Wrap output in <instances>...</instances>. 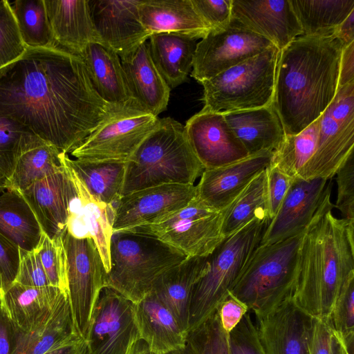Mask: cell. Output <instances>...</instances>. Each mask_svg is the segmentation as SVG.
<instances>
[{"instance_id": "obj_7", "label": "cell", "mask_w": 354, "mask_h": 354, "mask_svg": "<svg viewBox=\"0 0 354 354\" xmlns=\"http://www.w3.org/2000/svg\"><path fill=\"white\" fill-rule=\"evenodd\" d=\"M270 221L268 218L252 220L225 238L207 257L209 270L192 291L187 332L205 320L229 295L252 252L260 245Z\"/></svg>"}, {"instance_id": "obj_55", "label": "cell", "mask_w": 354, "mask_h": 354, "mask_svg": "<svg viewBox=\"0 0 354 354\" xmlns=\"http://www.w3.org/2000/svg\"><path fill=\"white\" fill-rule=\"evenodd\" d=\"M354 82V42L344 48L339 66L338 87Z\"/></svg>"}, {"instance_id": "obj_19", "label": "cell", "mask_w": 354, "mask_h": 354, "mask_svg": "<svg viewBox=\"0 0 354 354\" xmlns=\"http://www.w3.org/2000/svg\"><path fill=\"white\" fill-rule=\"evenodd\" d=\"M140 3L141 0H89L100 42L120 58L133 51L151 35L141 21Z\"/></svg>"}, {"instance_id": "obj_58", "label": "cell", "mask_w": 354, "mask_h": 354, "mask_svg": "<svg viewBox=\"0 0 354 354\" xmlns=\"http://www.w3.org/2000/svg\"><path fill=\"white\" fill-rule=\"evenodd\" d=\"M329 354H349L342 339L333 328L330 338Z\"/></svg>"}, {"instance_id": "obj_11", "label": "cell", "mask_w": 354, "mask_h": 354, "mask_svg": "<svg viewBox=\"0 0 354 354\" xmlns=\"http://www.w3.org/2000/svg\"><path fill=\"white\" fill-rule=\"evenodd\" d=\"M67 257L68 295L77 333L86 339L91 316L106 274L91 239H76L66 230L61 236Z\"/></svg>"}, {"instance_id": "obj_57", "label": "cell", "mask_w": 354, "mask_h": 354, "mask_svg": "<svg viewBox=\"0 0 354 354\" xmlns=\"http://www.w3.org/2000/svg\"><path fill=\"white\" fill-rule=\"evenodd\" d=\"M333 35L344 47L354 42V10L336 28Z\"/></svg>"}, {"instance_id": "obj_59", "label": "cell", "mask_w": 354, "mask_h": 354, "mask_svg": "<svg viewBox=\"0 0 354 354\" xmlns=\"http://www.w3.org/2000/svg\"><path fill=\"white\" fill-rule=\"evenodd\" d=\"M127 354H152L148 345L142 339L135 342Z\"/></svg>"}, {"instance_id": "obj_31", "label": "cell", "mask_w": 354, "mask_h": 354, "mask_svg": "<svg viewBox=\"0 0 354 354\" xmlns=\"http://www.w3.org/2000/svg\"><path fill=\"white\" fill-rule=\"evenodd\" d=\"M62 292L52 286L31 287L15 281L0 291V301L15 330L26 333L48 316Z\"/></svg>"}, {"instance_id": "obj_39", "label": "cell", "mask_w": 354, "mask_h": 354, "mask_svg": "<svg viewBox=\"0 0 354 354\" xmlns=\"http://www.w3.org/2000/svg\"><path fill=\"white\" fill-rule=\"evenodd\" d=\"M319 124L320 117L299 133L286 135L272 151L270 165L292 178H298L316 150Z\"/></svg>"}, {"instance_id": "obj_10", "label": "cell", "mask_w": 354, "mask_h": 354, "mask_svg": "<svg viewBox=\"0 0 354 354\" xmlns=\"http://www.w3.org/2000/svg\"><path fill=\"white\" fill-rule=\"evenodd\" d=\"M354 82L338 87L332 102L320 116L316 150L298 178H333L353 153Z\"/></svg>"}, {"instance_id": "obj_33", "label": "cell", "mask_w": 354, "mask_h": 354, "mask_svg": "<svg viewBox=\"0 0 354 354\" xmlns=\"http://www.w3.org/2000/svg\"><path fill=\"white\" fill-rule=\"evenodd\" d=\"M148 39L152 60L170 89L185 82L192 68L196 39L159 32L151 35Z\"/></svg>"}, {"instance_id": "obj_42", "label": "cell", "mask_w": 354, "mask_h": 354, "mask_svg": "<svg viewBox=\"0 0 354 354\" xmlns=\"http://www.w3.org/2000/svg\"><path fill=\"white\" fill-rule=\"evenodd\" d=\"M333 330L340 337L349 354L354 352V273L342 285L330 316Z\"/></svg>"}, {"instance_id": "obj_29", "label": "cell", "mask_w": 354, "mask_h": 354, "mask_svg": "<svg viewBox=\"0 0 354 354\" xmlns=\"http://www.w3.org/2000/svg\"><path fill=\"white\" fill-rule=\"evenodd\" d=\"M222 113L249 156L274 151L286 137L283 126L272 104Z\"/></svg>"}, {"instance_id": "obj_35", "label": "cell", "mask_w": 354, "mask_h": 354, "mask_svg": "<svg viewBox=\"0 0 354 354\" xmlns=\"http://www.w3.org/2000/svg\"><path fill=\"white\" fill-rule=\"evenodd\" d=\"M0 234L26 251L35 250L44 234L30 206L17 190L0 192Z\"/></svg>"}, {"instance_id": "obj_25", "label": "cell", "mask_w": 354, "mask_h": 354, "mask_svg": "<svg viewBox=\"0 0 354 354\" xmlns=\"http://www.w3.org/2000/svg\"><path fill=\"white\" fill-rule=\"evenodd\" d=\"M80 57L95 90L104 101L119 108L142 110L132 97L120 58L115 52L102 43L92 41Z\"/></svg>"}, {"instance_id": "obj_23", "label": "cell", "mask_w": 354, "mask_h": 354, "mask_svg": "<svg viewBox=\"0 0 354 354\" xmlns=\"http://www.w3.org/2000/svg\"><path fill=\"white\" fill-rule=\"evenodd\" d=\"M64 165L62 170L35 182L21 192L44 233L50 239L60 237L66 230L68 203L73 192V183Z\"/></svg>"}, {"instance_id": "obj_16", "label": "cell", "mask_w": 354, "mask_h": 354, "mask_svg": "<svg viewBox=\"0 0 354 354\" xmlns=\"http://www.w3.org/2000/svg\"><path fill=\"white\" fill-rule=\"evenodd\" d=\"M256 318L259 339L266 354H309L316 317L297 306L292 296Z\"/></svg>"}, {"instance_id": "obj_18", "label": "cell", "mask_w": 354, "mask_h": 354, "mask_svg": "<svg viewBox=\"0 0 354 354\" xmlns=\"http://www.w3.org/2000/svg\"><path fill=\"white\" fill-rule=\"evenodd\" d=\"M64 162L73 183L68 207L67 232L76 239H91L101 256L106 273L111 268L110 241L113 232L115 206L92 196L75 171Z\"/></svg>"}, {"instance_id": "obj_44", "label": "cell", "mask_w": 354, "mask_h": 354, "mask_svg": "<svg viewBox=\"0 0 354 354\" xmlns=\"http://www.w3.org/2000/svg\"><path fill=\"white\" fill-rule=\"evenodd\" d=\"M36 250L50 285L68 294L67 257L61 236L50 239L44 234Z\"/></svg>"}, {"instance_id": "obj_6", "label": "cell", "mask_w": 354, "mask_h": 354, "mask_svg": "<svg viewBox=\"0 0 354 354\" xmlns=\"http://www.w3.org/2000/svg\"><path fill=\"white\" fill-rule=\"evenodd\" d=\"M304 232L257 246L230 291L256 317L269 313L292 296Z\"/></svg>"}, {"instance_id": "obj_40", "label": "cell", "mask_w": 354, "mask_h": 354, "mask_svg": "<svg viewBox=\"0 0 354 354\" xmlns=\"http://www.w3.org/2000/svg\"><path fill=\"white\" fill-rule=\"evenodd\" d=\"M10 7L26 48L55 47L44 0H16Z\"/></svg>"}, {"instance_id": "obj_51", "label": "cell", "mask_w": 354, "mask_h": 354, "mask_svg": "<svg viewBox=\"0 0 354 354\" xmlns=\"http://www.w3.org/2000/svg\"><path fill=\"white\" fill-rule=\"evenodd\" d=\"M19 263V248L0 234V291L15 281Z\"/></svg>"}, {"instance_id": "obj_43", "label": "cell", "mask_w": 354, "mask_h": 354, "mask_svg": "<svg viewBox=\"0 0 354 354\" xmlns=\"http://www.w3.org/2000/svg\"><path fill=\"white\" fill-rule=\"evenodd\" d=\"M24 127L0 115V192L3 191L27 134Z\"/></svg>"}, {"instance_id": "obj_9", "label": "cell", "mask_w": 354, "mask_h": 354, "mask_svg": "<svg viewBox=\"0 0 354 354\" xmlns=\"http://www.w3.org/2000/svg\"><path fill=\"white\" fill-rule=\"evenodd\" d=\"M224 211L213 209L197 196L186 206L160 221L122 231L154 236L187 257H206L225 239Z\"/></svg>"}, {"instance_id": "obj_45", "label": "cell", "mask_w": 354, "mask_h": 354, "mask_svg": "<svg viewBox=\"0 0 354 354\" xmlns=\"http://www.w3.org/2000/svg\"><path fill=\"white\" fill-rule=\"evenodd\" d=\"M26 49L10 3L0 1V68L17 59Z\"/></svg>"}, {"instance_id": "obj_22", "label": "cell", "mask_w": 354, "mask_h": 354, "mask_svg": "<svg viewBox=\"0 0 354 354\" xmlns=\"http://www.w3.org/2000/svg\"><path fill=\"white\" fill-rule=\"evenodd\" d=\"M272 156V151H263L225 166L205 169L196 185L197 198L213 209L224 211L270 165Z\"/></svg>"}, {"instance_id": "obj_48", "label": "cell", "mask_w": 354, "mask_h": 354, "mask_svg": "<svg viewBox=\"0 0 354 354\" xmlns=\"http://www.w3.org/2000/svg\"><path fill=\"white\" fill-rule=\"evenodd\" d=\"M194 8L210 30H220L231 22L232 0H191Z\"/></svg>"}, {"instance_id": "obj_32", "label": "cell", "mask_w": 354, "mask_h": 354, "mask_svg": "<svg viewBox=\"0 0 354 354\" xmlns=\"http://www.w3.org/2000/svg\"><path fill=\"white\" fill-rule=\"evenodd\" d=\"M78 336L71 312L68 295H59L48 316L34 329L20 333L16 330L12 354H44Z\"/></svg>"}, {"instance_id": "obj_53", "label": "cell", "mask_w": 354, "mask_h": 354, "mask_svg": "<svg viewBox=\"0 0 354 354\" xmlns=\"http://www.w3.org/2000/svg\"><path fill=\"white\" fill-rule=\"evenodd\" d=\"M331 331L330 319L315 318L309 354H329Z\"/></svg>"}, {"instance_id": "obj_47", "label": "cell", "mask_w": 354, "mask_h": 354, "mask_svg": "<svg viewBox=\"0 0 354 354\" xmlns=\"http://www.w3.org/2000/svg\"><path fill=\"white\" fill-rule=\"evenodd\" d=\"M354 158L353 153L339 167L337 174V198L335 207L342 218L354 223Z\"/></svg>"}, {"instance_id": "obj_15", "label": "cell", "mask_w": 354, "mask_h": 354, "mask_svg": "<svg viewBox=\"0 0 354 354\" xmlns=\"http://www.w3.org/2000/svg\"><path fill=\"white\" fill-rule=\"evenodd\" d=\"M196 196L194 185L165 184L131 192L115 206L113 231L156 223Z\"/></svg>"}, {"instance_id": "obj_28", "label": "cell", "mask_w": 354, "mask_h": 354, "mask_svg": "<svg viewBox=\"0 0 354 354\" xmlns=\"http://www.w3.org/2000/svg\"><path fill=\"white\" fill-rule=\"evenodd\" d=\"M133 308L140 339L152 354H166L185 346L187 333L153 292L135 303Z\"/></svg>"}, {"instance_id": "obj_52", "label": "cell", "mask_w": 354, "mask_h": 354, "mask_svg": "<svg viewBox=\"0 0 354 354\" xmlns=\"http://www.w3.org/2000/svg\"><path fill=\"white\" fill-rule=\"evenodd\" d=\"M217 309L221 324L227 334L236 326L244 315L249 312L243 303L230 293Z\"/></svg>"}, {"instance_id": "obj_38", "label": "cell", "mask_w": 354, "mask_h": 354, "mask_svg": "<svg viewBox=\"0 0 354 354\" xmlns=\"http://www.w3.org/2000/svg\"><path fill=\"white\" fill-rule=\"evenodd\" d=\"M257 218L270 219L266 169L257 174L224 210L222 233L225 238L230 236Z\"/></svg>"}, {"instance_id": "obj_12", "label": "cell", "mask_w": 354, "mask_h": 354, "mask_svg": "<svg viewBox=\"0 0 354 354\" xmlns=\"http://www.w3.org/2000/svg\"><path fill=\"white\" fill-rule=\"evenodd\" d=\"M160 120L141 109L122 110L105 120L71 154L82 160L127 162Z\"/></svg>"}, {"instance_id": "obj_54", "label": "cell", "mask_w": 354, "mask_h": 354, "mask_svg": "<svg viewBox=\"0 0 354 354\" xmlns=\"http://www.w3.org/2000/svg\"><path fill=\"white\" fill-rule=\"evenodd\" d=\"M16 330L0 301V354H12Z\"/></svg>"}, {"instance_id": "obj_46", "label": "cell", "mask_w": 354, "mask_h": 354, "mask_svg": "<svg viewBox=\"0 0 354 354\" xmlns=\"http://www.w3.org/2000/svg\"><path fill=\"white\" fill-rule=\"evenodd\" d=\"M230 354H266L260 343L256 325L248 313L228 333Z\"/></svg>"}, {"instance_id": "obj_1", "label": "cell", "mask_w": 354, "mask_h": 354, "mask_svg": "<svg viewBox=\"0 0 354 354\" xmlns=\"http://www.w3.org/2000/svg\"><path fill=\"white\" fill-rule=\"evenodd\" d=\"M124 109L99 96L80 56L57 47H27L0 68V115L65 153Z\"/></svg>"}, {"instance_id": "obj_37", "label": "cell", "mask_w": 354, "mask_h": 354, "mask_svg": "<svg viewBox=\"0 0 354 354\" xmlns=\"http://www.w3.org/2000/svg\"><path fill=\"white\" fill-rule=\"evenodd\" d=\"M302 35H333L336 28L354 10V0H290Z\"/></svg>"}, {"instance_id": "obj_34", "label": "cell", "mask_w": 354, "mask_h": 354, "mask_svg": "<svg viewBox=\"0 0 354 354\" xmlns=\"http://www.w3.org/2000/svg\"><path fill=\"white\" fill-rule=\"evenodd\" d=\"M64 153L37 136L28 133L5 189L22 192L35 182L62 170Z\"/></svg>"}, {"instance_id": "obj_8", "label": "cell", "mask_w": 354, "mask_h": 354, "mask_svg": "<svg viewBox=\"0 0 354 354\" xmlns=\"http://www.w3.org/2000/svg\"><path fill=\"white\" fill-rule=\"evenodd\" d=\"M279 53L280 50L272 46L202 82L203 109L227 113L272 104Z\"/></svg>"}, {"instance_id": "obj_3", "label": "cell", "mask_w": 354, "mask_h": 354, "mask_svg": "<svg viewBox=\"0 0 354 354\" xmlns=\"http://www.w3.org/2000/svg\"><path fill=\"white\" fill-rule=\"evenodd\" d=\"M331 185L304 230L292 297L316 318L328 319L337 295L354 273V223L332 213Z\"/></svg>"}, {"instance_id": "obj_13", "label": "cell", "mask_w": 354, "mask_h": 354, "mask_svg": "<svg viewBox=\"0 0 354 354\" xmlns=\"http://www.w3.org/2000/svg\"><path fill=\"white\" fill-rule=\"evenodd\" d=\"M272 46L267 39L232 19L226 28L209 30L197 43L191 75L201 83Z\"/></svg>"}, {"instance_id": "obj_20", "label": "cell", "mask_w": 354, "mask_h": 354, "mask_svg": "<svg viewBox=\"0 0 354 354\" xmlns=\"http://www.w3.org/2000/svg\"><path fill=\"white\" fill-rule=\"evenodd\" d=\"M326 180L293 178L276 215L266 227L260 245L273 243L305 230L319 206Z\"/></svg>"}, {"instance_id": "obj_30", "label": "cell", "mask_w": 354, "mask_h": 354, "mask_svg": "<svg viewBox=\"0 0 354 354\" xmlns=\"http://www.w3.org/2000/svg\"><path fill=\"white\" fill-rule=\"evenodd\" d=\"M141 21L150 35L174 32L196 39L210 30L191 0H141Z\"/></svg>"}, {"instance_id": "obj_17", "label": "cell", "mask_w": 354, "mask_h": 354, "mask_svg": "<svg viewBox=\"0 0 354 354\" xmlns=\"http://www.w3.org/2000/svg\"><path fill=\"white\" fill-rule=\"evenodd\" d=\"M184 128L205 169L225 166L249 156L222 113L202 109L187 121Z\"/></svg>"}, {"instance_id": "obj_5", "label": "cell", "mask_w": 354, "mask_h": 354, "mask_svg": "<svg viewBox=\"0 0 354 354\" xmlns=\"http://www.w3.org/2000/svg\"><path fill=\"white\" fill-rule=\"evenodd\" d=\"M109 250L111 268L104 287L134 304L151 292L165 272L187 257L154 236L129 231H113Z\"/></svg>"}, {"instance_id": "obj_56", "label": "cell", "mask_w": 354, "mask_h": 354, "mask_svg": "<svg viewBox=\"0 0 354 354\" xmlns=\"http://www.w3.org/2000/svg\"><path fill=\"white\" fill-rule=\"evenodd\" d=\"M44 354H89L86 341L82 336L55 347Z\"/></svg>"}, {"instance_id": "obj_36", "label": "cell", "mask_w": 354, "mask_h": 354, "mask_svg": "<svg viewBox=\"0 0 354 354\" xmlns=\"http://www.w3.org/2000/svg\"><path fill=\"white\" fill-rule=\"evenodd\" d=\"M64 158L92 196L115 206L122 197L127 162L71 159L67 153Z\"/></svg>"}, {"instance_id": "obj_41", "label": "cell", "mask_w": 354, "mask_h": 354, "mask_svg": "<svg viewBox=\"0 0 354 354\" xmlns=\"http://www.w3.org/2000/svg\"><path fill=\"white\" fill-rule=\"evenodd\" d=\"M166 354H230L228 334L221 324L218 309L187 332L183 348Z\"/></svg>"}, {"instance_id": "obj_21", "label": "cell", "mask_w": 354, "mask_h": 354, "mask_svg": "<svg viewBox=\"0 0 354 354\" xmlns=\"http://www.w3.org/2000/svg\"><path fill=\"white\" fill-rule=\"evenodd\" d=\"M232 17L279 50L302 35L290 0H232Z\"/></svg>"}, {"instance_id": "obj_2", "label": "cell", "mask_w": 354, "mask_h": 354, "mask_svg": "<svg viewBox=\"0 0 354 354\" xmlns=\"http://www.w3.org/2000/svg\"><path fill=\"white\" fill-rule=\"evenodd\" d=\"M344 48L333 35H301L280 50L272 104L286 135L306 129L332 102Z\"/></svg>"}, {"instance_id": "obj_14", "label": "cell", "mask_w": 354, "mask_h": 354, "mask_svg": "<svg viewBox=\"0 0 354 354\" xmlns=\"http://www.w3.org/2000/svg\"><path fill=\"white\" fill-rule=\"evenodd\" d=\"M134 303L104 287L95 304L86 339L89 354H127L140 339Z\"/></svg>"}, {"instance_id": "obj_50", "label": "cell", "mask_w": 354, "mask_h": 354, "mask_svg": "<svg viewBox=\"0 0 354 354\" xmlns=\"http://www.w3.org/2000/svg\"><path fill=\"white\" fill-rule=\"evenodd\" d=\"M268 216L276 215L293 178L270 165L266 168Z\"/></svg>"}, {"instance_id": "obj_24", "label": "cell", "mask_w": 354, "mask_h": 354, "mask_svg": "<svg viewBox=\"0 0 354 354\" xmlns=\"http://www.w3.org/2000/svg\"><path fill=\"white\" fill-rule=\"evenodd\" d=\"M44 1L55 47L80 56L88 43L100 42L89 0Z\"/></svg>"}, {"instance_id": "obj_49", "label": "cell", "mask_w": 354, "mask_h": 354, "mask_svg": "<svg viewBox=\"0 0 354 354\" xmlns=\"http://www.w3.org/2000/svg\"><path fill=\"white\" fill-rule=\"evenodd\" d=\"M15 282L31 287L51 286L36 250L26 251L19 249V263Z\"/></svg>"}, {"instance_id": "obj_27", "label": "cell", "mask_w": 354, "mask_h": 354, "mask_svg": "<svg viewBox=\"0 0 354 354\" xmlns=\"http://www.w3.org/2000/svg\"><path fill=\"white\" fill-rule=\"evenodd\" d=\"M209 266L207 257H186L165 272L151 290L187 333L192 291L196 283L207 272Z\"/></svg>"}, {"instance_id": "obj_26", "label": "cell", "mask_w": 354, "mask_h": 354, "mask_svg": "<svg viewBox=\"0 0 354 354\" xmlns=\"http://www.w3.org/2000/svg\"><path fill=\"white\" fill-rule=\"evenodd\" d=\"M120 60L133 99L158 117L167 109L171 89L152 60L147 41Z\"/></svg>"}, {"instance_id": "obj_4", "label": "cell", "mask_w": 354, "mask_h": 354, "mask_svg": "<svg viewBox=\"0 0 354 354\" xmlns=\"http://www.w3.org/2000/svg\"><path fill=\"white\" fill-rule=\"evenodd\" d=\"M204 170L184 126L171 118H160L127 161L122 197L161 185H194Z\"/></svg>"}]
</instances>
